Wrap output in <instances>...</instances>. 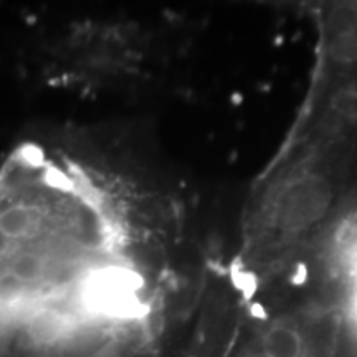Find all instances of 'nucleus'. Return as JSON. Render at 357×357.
Masks as SVG:
<instances>
[{"label": "nucleus", "mask_w": 357, "mask_h": 357, "mask_svg": "<svg viewBox=\"0 0 357 357\" xmlns=\"http://www.w3.org/2000/svg\"><path fill=\"white\" fill-rule=\"evenodd\" d=\"M113 229L79 182L55 167H24L0 181V310L50 305L89 311L124 266ZM55 305V303H53Z\"/></svg>", "instance_id": "obj_1"}, {"label": "nucleus", "mask_w": 357, "mask_h": 357, "mask_svg": "<svg viewBox=\"0 0 357 357\" xmlns=\"http://www.w3.org/2000/svg\"><path fill=\"white\" fill-rule=\"evenodd\" d=\"M347 341L344 307L312 305L253 324L231 357H344Z\"/></svg>", "instance_id": "obj_2"}, {"label": "nucleus", "mask_w": 357, "mask_h": 357, "mask_svg": "<svg viewBox=\"0 0 357 357\" xmlns=\"http://www.w3.org/2000/svg\"><path fill=\"white\" fill-rule=\"evenodd\" d=\"M344 357H357V352L354 351V352H351V354H347V351H346V356Z\"/></svg>", "instance_id": "obj_3"}]
</instances>
